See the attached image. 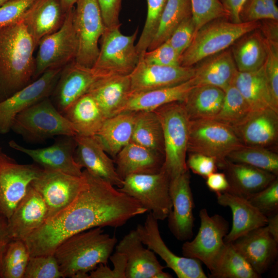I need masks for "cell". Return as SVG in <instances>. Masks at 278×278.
Wrapping results in <instances>:
<instances>
[{"label":"cell","instance_id":"cell-1","mask_svg":"<svg viewBox=\"0 0 278 278\" xmlns=\"http://www.w3.org/2000/svg\"><path fill=\"white\" fill-rule=\"evenodd\" d=\"M85 183L75 200L47 219L25 241L30 256L53 254L68 237L96 227L118 228L146 209L135 199L86 169Z\"/></svg>","mask_w":278,"mask_h":278},{"label":"cell","instance_id":"cell-2","mask_svg":"<svg viewBox=\"0 0 278 278\" xmlns=\"http://www.w3.org/2000/svg\"><path fill=\"white\" fill-rule=\"evenodd\" d=\"M36 47L21 19L0 27V101L31 82Z\"/></svg>","mask_w":278,"mask_h":278},{"label":"cell","instance_id":"cell-3","mask_svg":"<svg viewBox=\"0 0 278 278\" xmlns=\"http://www.w3.org/2000/svg\"><path fill=\"white\" fill-rule=\"evenodd\" d=\"M117 241L115 235L96 227L68 237L53 254L63 277L89 278L88 272L100 264L107 265Z\"/></svg>","mask_w":278,"mask_h":278},{"label":"cell","instance_id":"cell-4","mask_svg":"<svg viewBox=\"0 0 278 278\" xmlns=\"http://www.w3.org/2000/svg\"><path fill=\"white\" fill-rule=\"evenodd\" d=\"M260 25V21L237 23L227 18L213 20L196 31L190 44L181 55L180 64L194 66L202 59L228 49Z\"/></svg>","mask_w":278,"mask_h":278},{"label":"cell","instance_id":"cell-5","mask_svg":"<svg viewBox=\"0 0 278 278\" xmlns=\"http://www.w3.org/2000/svg\"><path fill=\"white\" fill-rule=\"evenodd\" d=\"M154 111L162 126L164 162L162 169L170 179L186 172L189 120L181 101L164 105Z\"/></svg>","mask_w":278,"mask_h":278},{"label":"cell","instance_id":"cell-6","mask_svg":"<svg viewBox=\"0 0 278 278\" xmlns=\"http://www.w3.org/2000/svg\"><path fill=\"white\" fill-rule=\"evenodd\" d=\"M11 130L31 143L42 142L56 136L77 135L73 125L57 109L49 97L18 114Z\"/></svg>","mask_w":278,"mask_h":278},{"label":"cell","instance_id":"cell-7","mask_svg":"<svg viewBox=\"0 0 278 278\" xmlns=\"http://www.w3.org/2000/svg\"><path fill=\"white\" fill-rule=\"evenodd\" d=\"M138 29L125 35L120 27L106 28L100 40L97 58L92 67L99 78L128 75L140 60L135 41Z\"/></svg>","mask_w":278,"mask_h":278},{"label":"cell","instance_id":"cell-8","mask_svg":"<svg viewBox=\"0 0 278 278\" xmlns=\"http://www.w3.org/2000/svg\"><path fill=\"white\" fill-rule=\"evenodd\" d=\"M244 145L233 128L214 119L189 120L187 152L213 158L218 168L233 151Z\"/></svg>","mask_w":278,"mask_h":278},{"label":"cell","instance_id":"cell-9","mask_svg":"<svg viewBox=\"0 0 278 278\" xmlns=\"http://www.w3.org/2000/svg\"><path fill=\"white\" fill-rule=\"evenodd\" d=\"M170 178L163 169L156 173L133 174L123 179L118 189L137 200L158 220L167 218L172 210Z\"/></svg>","mask_w":278,"mask_h":278},{"label":"cell","instance_id":"cell-10","mask_svg":"<svg viewBox=\"0 0 278 278\" xmlns=\"http://www.w3.org/2000/svg\"><path fill=\"white\" fill-rule=\"evenodd\" d=\"M74 8L66 12L64 23L58 30L39 42L33 79L48 69L64 67L75 60L78 43L74 25Z\"/></svg>","mask_w":278,"mask_h":278},{"label":"cell","instance_id":"cell-11","mask_svg":"<svg viewBox=\"0 0 278 278\" xmlns=\"http://www.w3.org/2000/svg\"><path fill=\"white\" fill-rule=\"evenodd\" d=\"M199 217L198 232L192 240L183 244L182 254L199 260L211 271L224 247L229 223L219 214L210 216L206 208L200 210Z\"/></svg>","mask_w":278,"mask_h":278},{"label":"cell","instance_id":"cell-12","mask_svg":"<svg viewBox=\"0 0 278 278\" xmlns=\"http://www.w3.org/2000/svg\"><path fill=\"white\" fill-rule=\"evenodd\" d=\"M73 21L78 47L75 62L92 68L97 58L99 40L106 26L96 0H77Z\"/></svg>","mask_w":278,"mask_h":278},{"label":"cell","instance_id":"cell-13","mask_svg":"<svg viewBox=\"0 0 278 278\" xmlns=\"http://www.w3.org/2000/svg\"><path fill=\"white\" fill-rule=\"evenodd\" d=\"M42 170L34 163H18L0 147V215L10 218Z\"/></svg>","mask_w":278,"mask_h":278},{"label":"cell","instance_id":"cell-14","mask_svg":"<svg viewBox=\"0 0 278 278\" xmlns=\"http://www.w3.org/2000/svg\"><path fill=\"white\" fill-rule=\"evenodd\" d=\"M85 181L83 173L81 176H76L59 171L42 169L30 185L41 195L46 204L48 211L46 220L75 200Z\"/></svg>","mask_w":278,"mask_h":278},{"label":"cell","instance_id":"cell-15","mask_svg":"<svg viewBox=\"0 0 278 278\" xmlns=\"http://www.w3.org/2000/svg\"><path fill=\"white\" fill-rule=\"evenodd\" d=\"M63 68L46 70L33 81L0 101V134L11 130L18 114L51 95Z\"/></svg>","mask_w":278,"mask_h":278},{"label":"cell","instance_id":"cell-16","mask_svg":"<svg viewBox=\"0 0 278 278\" xmlns=\"http://www.w3.org/2000/svg\"><path fill=\"white\" fill-rule=\"evenodd\" d=\"M158 221L149 213L144 223L137 225L136 230L143 245L159 255L178 277L206 278L199 260L178 256L168 248L161 236Z\"/></svg>","mask_w":278,"mask_h":278},{"label":"cell","instance_id":"cell-17","mask_svg":"<svg viewBox=\"0 0 278 278\" xmlns=\"http://www.w3.org/2000/svg\"><path fill=\"white\" fill-rule=\"evenodd\" d=\"M75 136H59L53 145L42 148H27L13 140L9 142V145L11 148L29 156L35 164L43 169L81 176L82 168L74 158L76 148Z\"/></svg>","mask_w":278,"mask_h":278},{"label":"cell","instance_id":"cell-18","mask_svg":"<svg viewBox=\"0 0 278 278\" xmlns=\"http://www.w3.org/2000/svg\"><path fill=\"white\" fill-rule=\"evenodd\" d=\"M169 194L172 207L167 217L168 228L177 239H190L193 236L194 202L188 170L170 179Z\"/></svg>","mask_w":278,"mask_h":278},{"label":"cell","instance_id":"cell-19","mask_svg":"<svg viewBox=\"0 0 278 278\" xmlns=\"http://www.w3.org/2000/svg\"><path fill=\"white\" fill-rule=\"evenodd\" d=\"M136 230H131L116 246V251L125 255L126 278H171L163 271L154 252L143 247Z\"/></svg>","mask_w":278,"mask_h":278},{"label":"cell","instance_id":"cell-20","mask_svg":"<svg viewBox=\"0 0 278 278\" xmlns=\"http://www.w3.org/2000/svg\"><path fill=\"white\" fill-rule=\"evenodd\" d=\"M194 66H164L146 63L140 60L130 74V93L177 85L192 79Z\"/></svg>","mask_w":278,"mask_h":278},{"label":"cell","instance_id":"cell-21","mask_svg":"<svg viewBox=\"0 0 278 278\" xmlns=\"http://www.w3.org/2000/svg\"><path fill=\"white\" fill-rule=\"evenodd\" d=\"M98 78H100L92 68L80 65L74 60L63 68L50 99L63 114L71 105L88 92Z\"/></svg>","mask_w":278,"mask_h":278},{"label":"cell","instance_id":"cell-22","mask_svg":"<svg viewBox=\"0 0 278 278\" xmlns=\"http://www.w3.org/2000/svg\"><path fill=\"white\" fill-rule=\"evenodd\" d=\"M47 208L41 195L30 185L8 219L12 240H24L46 221Z\"/></svg>","mask_w":278,"mask_h":278},{"label":"cell","instance_id":"cell-23","mask_svg":"<svg viewBox=\"0 0 278 278\" xmlns=\"http://www.w3.org/2000/svg\"><path fill=\"white\" fill-rule=\"evenodd\" d=\"M232 128L244 145L270 149L277 144L278 112L272 108L251 111Z\"/></svg>","mask_w":278,"mask_h":278},{"label":"cell","instance_id":"cell-24","mask_svg":"<svg viewBox=\"0 0 278 278\" xmlns=\"http://www.w3.org/2000/svg\"><path fill=\"white\" fill-rule=\"evenodd\" d=\"M75 138L76 162L92 175L120 188L123 180L117 173L114 162L107 155L96 136L77 135Z\"/></svg>","mask_w":278,"mask_h":278},{"label":"cell","instance_id":"cell-25","mask_svg":"<svg viewBox=\"0 0 278 278\" xmlns=\"http://www.w3.org/2000/svg\"><path fill=\"white\" fill-rule=\"evenodd\" d=\"M232 243L260 275L266 272L277 256L278 242L266 225L250 231Z\"/></svg>","mask_w":278,"mask_h":278},{"label":"cell","instance_id":"cell-26","mask_svg":"<svg viewBox=\"0 0 278 278\" xmlns=\"http://www.w3.org/2000/svg\"><path fill=\"white\" fill-rule=\"evenodd\" d=\"M216 194L217 203L229 207L232 213V225L224 237L225 242H232L250 231L267 224V217L246 198L228 192Z\"/></svg>","mask_w":278,"mask_h":278},{"label":"cell","instance_id":"cell-27","mask_svg":"<svg viewBox=\"0 0 278 278\" xmlns=\"http://www.w3.org/2000/svg\"><path fill=\"white\" fill-rule=\"evenodd\" d=\"M66 13L60 0H36L21 20L37 47L43 38L61 27Z\"/></svg>","mask_w":278,"mask_h":278},{"label":"cell","instance_id":"cell-28","mask_svg":"<svg viewBox=\"0 0 278 278\" xmlns=\"http://www.w3.org/2000/svg\"><path fill=\"white\" fill-rule=\"evenodd\" d=\"M194 66L196 86L212 85L224 91L233 85L238 72L230 49L207 57Z\"/></svg>","mask_w":278,"mask_h":278},{"label":"cell","instance_id":"cell-29","mask_svg":"<svg viewBox=\"0 0 278 278\" xmlns=\"http://www.w3.org/2000/svg\"><path fill=\"white\" fill-rule=\"evenodd\" d=\"M229 183L228 193L247 198L267 187L277 176L270 172L228 160L220 166Z\"/></svg>","mask_w":278,"mask_h":278},{"label":"cell","instance_id":"cell-30","mask_svg":"<svg viewBox=\"0 0 278 278\" xmlns=\"http://www.w3.org/2000/svg\"><path fill=\"white\" fill-rule=\"evenodd\" d=\"M195 86L196 85L192 78L170 87L130 93L114 115L126 112L154 111L164 105L182 101Z\"/></svg>","mask_w":278,"mask_h":278},{"label":"cell","instance_id":"cell-31","mask_svg":"<svg viewBox=\"0 0 278 278\" xmlns=\"http://www.w3.org/2000/svg\"><path fill=\"white\" fill-rule=\"evenodd\" d=\"M164 162V155L133 142L125 146L115 158L116 171L123 180L133 174L158 173Z\"/></svg>","mask_w":278,"mask_h":278},{"label":"cell","instance_id":"cell-32","mask_svg":"<svg viewBox=\"0 0 278 278\" xmlns=\"http://www.w3.org/2000/svg\"><path fill=\"white\" fill-rule=\"evenodd\" d=\"M131 91L129 75L97 79L88 93L95 100L107 117L114 115Z\"/></svg>","mask_w":278,"mask_h":278},{"label":"cell","instance_id":"cell-33","mask_svg":"<svg viewBox=\"0 0 278 278\" xmlns=\"http://www.w3.org/2000/svg\"><path fill=\"white\" fill-rule=\"evenodd\" d=\"M135 112L120 113L106 119L95 136L107 153L115 158L131 140Z\"/></svg>","mask_w":278,"mask_h":278},{"label":"cell","instance_id":"cell-34","mask_svg":"<svg viewBox=\"0 0 278 278\" xmlns=\"http://www.w3.org/2000/svg\"><path fill=\"white\" fill-rule=\"evenodd\" d=\"M63 115L73 125L77 135L85 136L96 135L107 118L95 100L88 93L71 105Z\"/></svg>","mask_w":278,"mask_h":278},{"label":"cell","instance_id":"cell-35","mask_svg":"<svg viewBox=\"0 0 278 278\" xmlns=\"http://www.w3.org/2000/svg\"><path fill=\"white\" fill-rule=\"evenodd\" d=\"M224 94L215 86H195L181 101L189 120L213 119L221 109Z\"/></svg>","mask_w":278,"mask_h":278},{"label":"cell","instance_id":"cell-36","mask_svg":"<svg viewBox=\"0 0 278 278\" xmlns=\"http://www.w3.org/2000/svg\"><path fill=\"white\" fill-rule=\"evenodd\" d=\"M230 49L238 72L254 71L264 64L267 45L259 28L240 37Z\"/></svg>","mask_w":278,"mask_h":278},{"label":"cell","instance_id":"cell-37","mask_svg":"<svg viewBox=\"0 0 278 278\" xmlns=\"http://www.w3.org/2000/svg\"><path fill=\"white\" fill-rule=\"evenodd\" d=\"M233 85L240 93L252 111L267 108H272L275 110L266 82L263 66L254 71L238 72Z\"/></svg>","mask_w":278,"mask_h":278},{"label":"cell","instance_id":"cell-38","mask_svg":"<svg viewBox=\"0 0 278 278\" xmlns=\"http://www.w3.org/2000/svg\"><path fill=\"white\" fill-rule=\"evenodd\" d=\"M164 155L163 133L160 119L154 111L135 112L131 140Z\"/></svg>","mask_w":278,"mask_h":278},{"label":"cell","instance_id":"cell-39","mask_svg":"<svg viewBox=\"0 0 278 278\" xmlns=\"http://www.w3.org/2000/svg\"><path fill=\"white\" fill-rule=\"evenodd\" d=\"M210 273L211 278L261 277L232 242H225Z\"/></svg>","mask_w":278,"mask_h":278},{"label":"cell","instance_id":"cell-40","mask_svg":"<svg viewBox=\"0 0 278 278\" xmlns=\"http://www.w3.org/2000/svg\"><path fill=\"white\" fill-rule=\"evenodd\" d=\"M192 16L190 0H168L158 30L147 50H152L166 42L179 24Z\"/></svg>","mask_w":278,"mask_h":278},{"label":"cell","instance_id":"cell-41","mask_svg":"<svg viewBox=\"0 0 278 278\" xmlns=\"http://www.w3.org/2000/svg\"><path fill=\"white\" fill-rule=\"evenodd\" d=\"M227 159L278 175V154L269 148L244 145L232 151Z\"/></svg>","mask_w":278,"mask_h":278},{"label":"cell","instance_id":"cell-42","mask_svg":"<svg viewBox=\"0 0 278 278\" xmlns=\"http://www.w3.org/2000/svg\"><path fill=\"white\" fill-rule=\"evenodd\" d=\"M224 93L221 109L213 119L233 127L241 122L252 110L234 85L229 86Z\"/></svg>","mask_w":278,"mask_h":278},{"label":"cell","instance_id":"cell-43","mask_svg":"<svg viewBox=\"0 0 278 278\" xmlns=\"http://www.w3.org/2000/svg\"><path fill=\"white\" fill-rule=\"evenodd\" d=\"M30 255L23 240H11L4 256L2 278H24Z\"/></svg>","mask_w":278,"mask_h":278},{"label":"cell","instance_id":"cell-44","mask_svg":"<svg viewBox=\"0 0 278 278\" xmlns=\"http://www.w3.org/2000/svg\"><path fill=\"white\" fill-rule=\"evenodd\" d=\"M168 0H147V12L145 24L136 44V50L143 57L158 30L162 14Z\"/></svg>","mask_w":278,"mask_h":278},{"label":"cell","instance_id":"cell-45","mask_svg":"<svg viewBox=\"0 0 278 278\" xmlns=\"http://www.w3.org/2000/svg\"><path fill=\"white\" fill-rule=\"evenodd\" d=\"M190 2L196 32L202 26L213 20L229 19V14L219 0H190Z\"/></svg>","mask_w":278,"mask_h":278},{"label":"cell","instance_id":"cell-46","mask_svg":"<svg viewBox=\"0 0 278 278\" xmlns=\"http://www.w3.org/2000/svg\"><path fill=\"white\" fill-rule=\"evenodd\" d=\"M265 39L267 45V56L263 65L265 76L273 108L278 112V41Z\"/></svg>","mask_w":278,"mask_h":278},{"label":"cell","instance_id":"cell-47","mask_svg":"<svg viewBox=\"0 0 278 278\" xmlns=\"http://www.w3.org/2000/svg\"><path fill=\"white\" fill-rule=\"evenodd\" d=\"M63 277L54 254L30 256L24 278Z\"/></svg>","mask_w":278,"mask_h":278},{"label":"cell","instance_id":"cell-48","mask_svg":"<svg viewBox=\"0 0 278 278\" xmlns=\"http://www.w3.org/2000/svg\"><path fill=\"white\" fill-rule=\"evenodd\" d=\"M247 199L263 214L269 217L278 213V179Z\"/></svg>","mask_w":278,"mask_h":278},{"label":"cell","instance_id":"cell-49","mask_svg":"<svg viewBox=\"0 0 278 278\" xmlns=\"http://www.w3.org/2000/svg\"><path fill=\"white\" fill-rule=\"evenodd\" d=\"M180 55L167 42L146 51L140 60L149 64L164 66L180 65Z\"/></svg>","mask_w":278,"mask_h":278},{"label":"cell","instance_id":"cell-50","mask_svg":"<svg viewBox=\"0 0 278 278\" xmlns=\"http://www.w3.org/2000/svg\"><path fill=\"white\" fill-rule=\"evenodd\" d=\"M195 32V26L192 16L179 24L166 42L181 56L190 44Z\"/></svg>","mask_w":278,"mask_h":278},{"label":"cell","instance_id":"cell-51","mask_svg":"<svg viewBox=\"0 0 278 278\" xmlns=\"http://www.w3.org/2000/svg\"><path fill=\"white\" fill-rule=\"evenodd\" d=\"M36 0H8L0 6V27L20 20Z\"/></svg>","mask_w":278,"mask_h":278},{"label":"cell","instance_id":"cell-52","mask_svg":"<svg viewBox=\"0 0 278 278\" xmlns=\"http://www.w3.org/2000/svg\"><path fill=\"white\" fill-rule=\"evenodd\" d=\"M109 258L114 266L113 269H110L107 265L100 264L90 272L89 278H126L127 260L125 255L116 251Z\"/></svg>","mask_w":278,"mask_h":278},{"label":"cell","instance_id":"cell-53","mask_svg":"<svg viewBox=\"0 0 278 278\" xmlns=\"http://www.w3.org/2000/svg\"><path fill=\"white\" fill-rule=\"evenodd\" d=\"M186 165L188 169L204 178L217 171L216 161L212 157L199 153L189 152Z\"/></svg>","mask_w":278,"mask_h":278},{"label":"cell","instance_id":"cell-54","mask_svg":"<svg viewBox=\"0 0 278 278\" xmlns=\"http://www.w3.org/2000/svg\"><path fill=\"white\" fill-rule=\"evenodd\" d=\"M239 18L241 22L271 19L263 0H246L240 9Z\"/></svg>","mask_w":278,"mask_h":278},{"label":"cell","instance_id":"cell-55","mask_svg":"<svg viewBox=\"0 0 278 278\" xmlns=\"http://www.w3.org/2000/svg\"><path fill=\"white\" fill-rule=\"evenodd\" d=\"M106 28L120 27L122 0H96Z\"/></svg>","mask_w":278,"mask_h":278},{"label":"cell","instance_id":"cell-56","mask_svg":"<svg viewBox=\"0 0 278 278\" xmlns=\"http://www.w3.org/2000/svg\"><path fill=\"white\" fill-rule=\"evenodd\" d=\"M205 179L207 187L216 194L228 192L229 190V183L223 172L216 171L210 175Z\"/></svg>","mask_w":278,"mask_h":278},{"label":"cell","instance_id":"cell-57","mask_svg":"<svg viewBox=\"0 0 278 278\" xmlns=\"http://www.w3.org/2000/svg\"><path fill=\"white\" fill-rule=\"evenodd\" d=\"M11 240L8 227V219L0 215V278H2L4 256Z\"/></svg>","mask_w":278,"mask_h":278},{"label":"cell","instance_id":"cell-58","mask_svg":"<svg viewBox=\"0 0 278 278\" xmlns=\"http://www.w3.org/2000/svg\"><path fill=\"white\" fill-rule=\"evenodd\" d=\"M246 0H219L229 14V20L233 23H241L239 13Z\"/></svg>","mask_w":278,"mask_h":278},{"label":"cell","instance_id":"cell-59","mask_svg":"<svg viewBox=\"0 0 278 278\" xmlns=\"http://www.w3.org/2000/svg\"><path fill=\"white\" fill-rule=\"evenodd\" d=\"M267 218L266 227L271 235L278 242V213L267 217Z\"/></svg>","mask_w":278,"mask_h":278},{"label":"cell","instance_id":"cell-60","mask_svg":"<svg viewBox=\"0 0 278 278\" xmlns=\"http://www.w3.org/2000/svg\"><path fill=\"white\" fill-rule=\"evenodd\" d=\"M271 19L278 21V8L275 0H263Z\"/></svg>","mask_w":278,"mask_h":278},{"label":"cell","instance_id":"cell-61","mask_svg":"<svg viewBox=\"0 0 278 278\" xmlns=\"http://www.w3.org/2000/svg\"><path fill=\"white\" fill-rule=\"evenodd\" d=\"M60 1L64 10L67 12L74 7L77 0H60Z\"/></svg>","mask_w":278,"mask_h":278},{"label":"cell","instance_id":"cell-62","mask_svg":"<svg viewBox=\"0 0 278 278\" xmlns=\"http://www.w3.org/2000/svg\"><path fill=\"white\" fill-rule=\"evenodd\" d=\"M8 0H0V6L6 3Z\"/></svg>","mask_w":278,"mask_h":278}]
</instances>
